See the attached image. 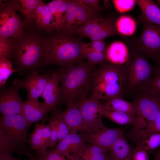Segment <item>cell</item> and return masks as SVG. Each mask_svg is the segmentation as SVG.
<instances>
[{"label":"cell","instance_id":"46","mask_svg":"<svg viewBox=\"0 0 160 160\" xmlns=\"http://www.w3.org/2000/svg\"><path fill=\"white\" fill-rule=\"evenodd\" d=\"M0 160H18L13 158L10 153H0ZM28 160H39L38 159L32 157Z\"/></svg>","mask_w":160,"mask_h":160},{"label":"cell","instance_id":"35","mask_svg":"<svg viewBox=\"0 0 160 160\" xmlns=\"http://www.w3.org/2000/svg\"><path fill=\"white\" fill-rule=\"evenodd\" d=\"M10 60L5 58H0V86L4 85L9 76L13 73L17 72L16 69L13 68Z\"/></svg>","mask_w":160,"mask_h":160},{"label":"cell","instance_id":"48","mask_svg":"<svg viewBox=\"0 0 160 160\" xmlns=\"http://www.w3.org/2000/svg\"><path fill=\"white\" fill-rule=\"evenodd\" d=\"M155 67L158 68H160V59L157 63L155 65Z\"/></svg>","mask_w":160,"mask_h":160},{"label":"cell","instance_id":"25","mask_svg":"<svg viewBox=\"0 0 160 160\" xmlns=\"http://www.w3.org/2000/svg\"><path fill=\"white\" fill-rule=\"evenodd\" d=\"M87 132L79 134L77 132L70 133L71 136L68 149L71 158H80L87 142Z\"/></svg>","mask_w":160,"mask_h":160},{"label":"cell","instance_id":"38","mask_svg":"<svg viewBox=\"0 0 160 160\" xmlns=\"http://www.w3.org/2000/svg\"><path fill=\"white\" fill-rule=\"evenodd\" d=\"M112 1L116 10L121 13L131 10L136 4L135 0H114Z\"/></svg>","mask_w":160,"mask_h":160},{"label":"cell","instance_id":"37","mask_svg":"<svg viewBox=\"0 0 160 160\" xmlns=\"http://www.w3.org/2000/svg\"><path fill=\"white\" fill-rule=\"evenodd\" d=\"M116 21L114 20L99 32L89 36L91 40H102L108 37L116 36L118 34L116 30Z\"/></svg>","mask_w":160,"mask_h":160},{"label":"cell","instance_id":"7","mask_svg":"<svg viewBox=\"0 0 160 160\" xmlns=\"http://www.w3.org/2000/svg\"><path fill=\"white\" fill-rule=\"evenodd\" d=\"M31 124L22 114L1 115L0 119V132L7 137L14 146L15 151L25 148L28 129Z\"/></svg>","mask_w":160,"mask_h":160},{"label":"cell","instance_id":"12","mask_svg":"<svg viewBox=\"0 0 160 160\" xmlns=\"http://www.w3.org/2000/svg\"><path fill=\"white\" fill-rule=\"evenodd\" d=\"M18 89L13 85L1 89L0 111L1 115L21 114L23 102Z\"/></svg>","mask_w":160,"mask_h":160},{"label":"cell","instance_id":"13","mask_svg":"<svg viewBox=\"0 0 160 160\" xmlns=\"http://www.w3.org/2000/svg\"><path fill=\"white\" fill-rule=\"evenodd\" d=\"M87 142L107 151L117 138L124 135L122 128H111L106 127L95 131L87 132Z\"/></svg>","mask_w":160,"mask_h":160},{"label":"cell","instance_id":"45","mask_svg":"<svg viewBox=\"0 0 160 160\" xmlns=\"http://www.w3.org/2000/svg\"><path fill=\"white\" fill-rule=\"evenodd\" d=\"M80 1L94 10L98 12L101 8L98 0H79Z\"/></svg>","mask_w":160,"mask_h":160},{"label":"cell","instance_id":"11","mask_svg":"<svg viewBox=\"0 0 160 160\" xmlns=\"http://www.w3.org/2000/svg\"><path fill=\"white\" fill-rule=\"evenodd\" d=\"M74 101L87 125L91 130L95 131L105 127L100 113L102 106L99 101L86 98Z\"/></svg>","mask_w":160,"mask_h":160},{"label":"cell","instance_id":"49","mask_svg":"<svg viewBox=\"0 0 160 160\" xmlns=\"http://www.w3.org/2000/svg\"><path fill=\"white\" fill-rule=\"evenodd\" d=\"M109 160H118L116 159H114L113 158L111 157V156H110V157Z\"/></svg>","mask_w":160,"mask_h":160},{"label":"cell","instance_id":"24","mask_svg":"<svg viewBox=\"0 0 160 160\" xmlns=\"http://www.w3.org/2000/svg\"><path fill=\"white\" fill-rule=\"evenodd\" d=\"M133 149L123 135L114 142L109 150V155L118 160H131Z\"/></svg>","mask_w":160,"mask_h":160},{"label":"cell","instance_id":"43","mask_svg":"<svg viewBox=\"0 0 160 160\" xmlns=\"http://www.w3.org/2000/svg\"><path fill=\"white\" fill-rule=\"evenodd\" d=\"M144 129L150 133H160V112L154 121L148 123L147 126Z\"/></svg>","mask_w":160,"mask_h":160},{"label":"cell","instance_id":"18","mask_svg":"<svg viewBox=\"0 0 160 160\" xmlns=\"http://www.w3.org/2000/svg\"><path fill=\"white\" fill-rule=\"evenodd\" d=\"M100 114L111 121L119 124H130L137 128H145L148 123L139 116L119 111L108 110L103 107L100 111Z\"/></svg>","mask_w":160,"mask_h":160},{"label":"cell","instance_id":"16","mask_svg":"<svg viewBox=\"0 0 160 160\" xmlns=\"http://www.w3.org/2000/svg\"><path fill=\"white\" fill-rule=\"evenodd\" d=\"M60 81L59 72L56 70L52 72V76L41 97L44 100L43 105L49 112L55 110L61 103Z\"/></svg>","mask_w":160,"mask_h":160},{"label":"cell","instance_id":"14","mask_svg":"<svg viewBox=\"0 0 160 160\" xmlns=\"http://www.w3.org/2000/svg\"><path fill=\"white\" fill-rule=\"evenodd\" d=\"M65 104L66 108L64 111L60 112V114L69 128L70 133L79 131L92 132L87 125L74 100H69Z\"/></svg>","mask_w":160,"mask_h":160},{"label":"cell","instance_id":"8","mask_svg":"<svg viewBox=\"0 0 160 160\" xmlns=\"http://www.w3.org/2000/svg\"><path fill=\"white\" fill-rule=\"evenodd\" d=\"M0 3V36L18 39L28 25L17 13L16 0Z\"/></svg>","mask_w":160,"mask_h":160},{"label":"cell","instance_id":"1","mask_svg":"<svg viewBox=\"0 0 160 160\" xmlns=\"http://www.w3.org/2000/svg\"><path fill=\"white\" fill-rule=\"evenodd\" d=\"M34 25L28 26L23 35L17 39L11 59L21 75L26 74L47 65L45 37Z\"/></svg>","mask_w":160,"mask_h":160},{"label":"cell","instance_id":"29","mask_svg":"<svg viewBox=\"0 0 160 160\" xmlns=\"http://www.w3.org/2000/svg\"><path fill=\"white\" fill-rule=\"evenodd\" d=\"M115 26L118 33L126 36L132 35L136 28L134 20L132 17L126 15L120 16L116 21Z\"/></svg>","mask_w":160,"mask_h":160},{"label":"cell","instance_id":"2","mask_svg":"<svg viewBox=\"0 0 160 160\" xmlns=\"http://www.w3.org/2000/svg\"><path fill=\"white\" fill-rule=\"evenodd\" d=\"M74 33L60 31L45 38L46 63L64 67L84 61L81 48L83 43Z\"/></svg>","mask_w":160,"mask_h":160},{"label":"cell","instance_id":"30","mask_svg":"<svg viewBox=\"0 0 160 160\" xmlns=\"http://www.w3.org/2000/svg\"><path fill=\"white\" fill-rule=\"evenodd\" d=\"M77 4V0H67L66 14L61 31L72 33L73 25L76 24V21Z\"/></svg>","mask_w":160,"mask_h":160},{"label":"cell","instance_id":"28","mask_svg":"<svg viewBox=\"0 0 160 160\" xmlns=\"http://www.w3.org/2000/svg\"><path fill=\"white\" fill-rule=\"evenodd\" d=\"M98 13L85 5L79 0H77L76 21L72 30L77 27L79 25L84 24L89 20L98 18Z\"/></svg>","mask_w":160,"mask_h":160},{"label":"cell","instance_id":"20","mask_svg":"<svg viewBox=\"0 0 160 160\" xmlns=\"http://www.w3.org/2000/svg\"><path fill=\"white\" fill-rule=\"evenodd\" d=\"M49 112L42 103L28 100L23 102L21 114L31 124L44 119Z\"/></svg>","mask_w":160,"mask_h":160},{"label":"cell","instance_id":"19","mask_svg":"<svg viewBox=\"0 0 160 160\" xmlns=\"http://www.w3.org/2000/svg\"><path fill=\"white\" fill-rule=\"evenodd\" d=\"M141 14L138 18V23L146 21L160 27V8L151 0H136Z\"/></svg>","mask_w":160,"mask_h":160},{"label":"cell","instance_id":"34","mask_svg":"<svg viewBox=\"0 0 160 160\" xmlns=\"http://www.w3.org/2000/svg\"><path fill=\"white\" fill-rule=\"evenodd\" d=\"M40 30L44 31L48 34L55 31V22L47 3L44 4Z\"/></svg>","mask_w":160,"mask_h":160},{"label":"cell","instance_id":"51","mask_svg":"<svg viewBox=\"0 0 160 160\" xmlns=\"http://www.w3.org/2000/svg\"><path fill=\"white\" fill-rule=\"evenodd\" d=\"M38 159L39 160H41L40 159H39L38 158Z\"/></svg>","mask_w":160,"mask_h":160},{"label":"cell","instance_id":"40","mask_svg":"<svg viewBox=\"0 0 160 160\" xmlns=\"http://www.w3.org/2000/svg\"><path fill=\"white\" fill-rule=\"evenodd\" d=\"M155 67L154 74L146 87L160 93V68Z\"/></svg>","mask_w":160,"mask_h":160},{"label":"cell","instance_id":"26","mask_svg":"<svg viewBox=\"0 0 160 160\" xmlns=\"http://www.w3.org/2000/svg\"><path fill=\"white\" fill-rule=\"evenodd\" d=\"M67 0H54L48 3L55 23L56 32L61 31L66 14Z\"/></svg>","mask_w":160,"mask_h":160},{"label":"cell","instance_id":"3","mask_svg":"<svg viewBox=\"0 0 160 160\" xmlns=\"http://www.w3.org/2000/svg\"><path fill=\"white\" fill-rule=\"evenodd\" d=\"M95 66L84 61L57 69L60 76L61 103L86 98L91 89Z\"/></svg>","mask_w":160,"mask_h":160},{"label":"cell","instance_id":"10","mask_svg":"<svg viewBox=\"0 0 160 160\" xmlns=\"http://www.w3.org/2000/svg\"><path fill=\"white\" fill-rule=\"evenodd\" d=\"M52 75L49 73L39 75L37 71L31 72L25 75L22 80L15 79L14 85L19 89L24 88L28 94L27 100L36 102H39V98L41 97L48 81Z\"/></svg>","mask_w":160,"mask_h":160},{"label":"cell","instance_id":"36","mask_svg":"<svg viewBox=\"0 0 160 160\" xmlns=\"http://www.w3.org/2000/svg\"><path fill=\"white\" fill-rule=\"evenodd\" d=\"M49 121L57 128L58 132V140L59 142L70 134L69 128L61 115L60 112L55 114Z\"/></svg>","mask_w":160,"mask_h":160},{"label":"cell","instance_id":"4","mask_svg":"<svg viewBox=\"0 0 160 160\" xmlns=\"http://www.w3.org/2000/svg\"><path fill=\"white\" fill-rule=\"evenodd\" d=\"M124 65L107 61L100 64L92 75L89 98L99 101L116 97L124 93Z\"/></svg>","mask_w":160,"mask_h":160},{"label":"cell","instance_id":"15","mask_svg":"<svg viewBox=\"0 0 160 160\" xmlns=\"http://www.w3.org/2000/svg\"><path fill=\"white\" fill-rule=\"evenodd\" d=\"M51 135L49 125L43 123L36 124L33 132L29 135V144L37 152L39 156H44L47 153V148L50 146Z\"/></svg>","mask_w":160,"mask_h":160},{"label":"cell","instance_id":"27","mask_svg":"<svg viewBox=\"0 0 160 160\" xmlns=\"http://www.w3.org/2000/svg\"><path fill=\"white\" fill-rule=\"evenodd\" d=\"M39 0H16L17 10L23 16L28 26L33 25L36 8Z\"/></svg>","mask_w":160,"mask_h":160},{"label":"cell","instance_id":"22","mask_svg":"<svg viewBox=\"0 0 160 160\" xmlns=\"http://www.w3.org/2000/svg\"><path fill=\"white\" fill-rule=\"evenodd\" d=\"M107 62L114 64L123 65L128 60L129 51L125 45L119 41L112 43L106 52Z\"/></svg>","mask_w":160,"mask_h":160},{"label":"cell","instance_id":"23","mask_svg":"<svg viewBox=\"0 0 160 160\" xmlns=\"http://www.w3.org/2000/svg\"><path fill=\"white\" fill-rule=\"evenodd\" d=\"M102 105L103 108L106 110L124 112L138 116L134 103L125 100L122 97H116L105 100Z\"/></svg>","mask_w":160,"mask_h":160},{"label":"cell","instance_id":"50","mask_svg":"<svg viewBox=\"0 0 160 160\" xmlns=\"http://www.w3.org/2000/svg\"><path fill=\"white\" fill-rule=\"evenodd\" d=\"M74 159V160H80V159L79 158H75Z\"/></svg>","mask_w":160,"mask_h":160},{"label":"cell","instance_id":"32","mask_svg":"<svg viewBox=\"0 0 160 160\" xmlns=\"http://www.w3.org/2000/svg\"><path fill=\"white\" fill-rule=\"evenodd\" d=\"M81 51L84 58L87 59L88 63L95 65L107 62L106 54L95 51L89 47L87 44H83Z\"/></svg>","mask_w":160,"mask_h":160},{"label":"cell","instance_id":"17","mask_svg":"<svg viewBox=\"0 0 160 160\" xmlns=\"http://www.w3.org/2000/svg\"><path fill=\"white\" fill-rule=\"evenodd\" d=\"M127 135L136 147L147 151L154 150L160 145V133H150L144 128L133 127L129 131Z\"/></svg>","mask_w":160,"mask_h":160},{"label":"cell","instance_id":"39","mask_svg":"<svg viewBox=\"0 0 160 160\" xmlns=\"http://www.w3.org/2000/svg\"><path fill=\"white\" fill-rule=\"evenodd\" d=\"M44 4L42 0H39L35 12L34 24L36 28L39 30H40L41 26Z\"/></svg>","mask_w":160,"mask_h":160},{"label":"cell","instance_id":"21","mask_svg":"<svg viewBox=\"0 0 160 160\" xmlns=\"http://www.w3.org/2000/svg\"><path fill=\"white\" fill-rule=\"evenodd\" d=\"M114 20V18L111 16L106 18L98 17L88 21L81 27L73 29L72 32L79 35L81 38H89Z\"/></svg>","mask_w":160,"mask_h":160},{"label":"cell","instance_id":"44","mask_svg":"<svg viewBox=\"0 0 160 160\" xmlns=\"http://www.w3.org/2000/svg\"><path fill=\"white\" fill-rule=\"evenodd\" d=\"M38 158L41 160H71L53 149L48 151L46 154L43 156H39Z\"/></svg>","mask_w":160,"mask_h":160},{"label":"cell","instance_id":"9","mask_svg":"<svg viewBox=\"0 0 160 160\" xmlns=\"http://www.w3.org/2000/svg\"><path fill=\"white\" fill-rule=\"evenodd\" d=\"M133 96V102L136 107L138 116L148 123L154 121L160 112V93L145 87Z\"/></svg>","mask_w":160,"mask_h":160},{"label":"cell","instance_id":"47","mask_svg":"<svg viewBox=\"0 0 160 160\" xmlns=\"http://www.w3.org/2000/svg\"><path fill=\"white\" fill-rule=\"evenodd\" d=\"M153 160H160V149L155 150Z\"/></svg>","mask_w":160,"mask_h":160},{"label":"cell","instance_id":"5","mask_svg":"<svg viewBox=\"0 0 160 160\" xmlns=\"http://www.w3.org/2000/svg\"><path fill=\"white\" fill-rule=\"evenodd\" d=\"M129 46V57L124 65V93L133 95L146 87L153 77L155 67L133 47Z\"/></svg>","mask_w":160,"mask_h":160},{"label":"cell","instance_id":"42","mask_svg":"<svg viewBox=\"0 0 160 160\" xmlns=\"http://www.w3.org/2000/svg\"><path fill=\"white\" fill-rule=\"evenodd\" d=\"M87 44L89 47L95 51L106 54L108 47L107 44L103 40H91V41Z\"/></svg>","mask_w":160,"mask_h":160},{"label":"cell","instance_id":"33","mask_svg":"<svg viewBox=\"0 0 160 160\" xmlns=\"http://www.w3.org/2000/svg\"><path fill=\"white\" fill-rule=\"evenodd\" d=\"M17 39L0 36V58L9 60L16 46Z\"/></svg>","mask_w":160,"mask_h":160},{"label":"cell","instance_id":"41","mask_svg":"<svg viewBox=\"0 0 160 160\" xmlns=\"http://www.w3.org/2000/svg\"><path fill=\"white\" fill-rule=\"evenodd\" d=\"M131 160H149L147 151L138 147L133 148Z\"/></svg>","mask_w":160,"mask_h":160},{"label":"cell","instance_id":"6","mask_svg":"<svg viewBox=\"0 0 160 160\" xmlns=\"http://www.w3.org/2000/svg\"><path fill=\"white\" fill-rule=\"evenodd\" d=\"M140 23L143 25L140 36L129 40L128 44L153 60L156 65L160 59V27L146 21Z\"/></svg>","mask_w":160,"mask_h":160},{"label":"cell","instance_id":"31","mask_svg":"<svg viewBox=\"0 0 160 160\" xmlns=\"http://www.w3.org/2000/svg\"><path fill=\"white\" fill-rule=\"evenodd\" d=\"M107 150L91 144L86 145L80 158L84 160H109L110 155Z\"/></svg>","mask_w":160,"mask_h":160}]
</instances>
